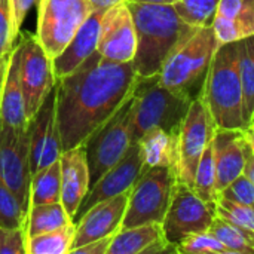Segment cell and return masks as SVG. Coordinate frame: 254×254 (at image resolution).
Wrapping results in <instances>:
<instances>
[{
  "mask_svg": "<svg viewBox=\"0 0 254 254\" xmlns=\"http://www.w3.org/2000/svg\"><path fill=\"white\" fill-rule=\"evenodd\" d=\"M199 94L205 100L216 128H246L238 70V42L219 45Z\"/></svg>",
  "mask_w": 254,
  "mask_h": 254,
  "instance_id": "3957f363",
  "label": "cell"
},
{
  "mask_svg": "<svg viewBox=\"0 0 254 254\" xmlns=\"http://www.w3.org/2000/svg\"><path fill=\"white\" fill-rule=\"evenodd\" d=\"M127 3L137 33L132 65L138 77L156 76L168 55L196 28L185 22L173 4Z\"/></svg>",
  "mask_w": 254,
  "mask_h": 254,
  "instance_id": "7a4b0ae2",
  "label": "cell"
},
{
  "mask_svg": "<svg viewBox=\"0 0 254 254\" xmlns=\"http://www.w3.org/2000/svg\"><path fill=\"white\" fill-rule=\"evenodd\" d=\"M217 196L238 204L254 207V185L244 174H241L225 189H222Z\"/></svg>",
  "mask_w": 254,
  "mask_h": 254,
  "instance_id": "e575fe53",
  "label": "cell"
},
{
  "mask_svg": "<svg viewBox=\"0 0 254 254\" xmlns=\"http://www.w3.org/2000/svg\"><path fill=\"white\" fill-rule=\"evenodd\" d=\"M192 189L201 199H204L207 202H216V199H217L213 140L208 143V146L204 149V152L201 155V159L196 167Z\"/></svg>",
  "mask_w": 254,
  "mask_h": 254,
  "instance_id": "f1b7e54d",
  "label": "cell"
},
{
  "mask_svg": "<svg viewBox=\"0 0 254 254\" xmlns=\"http://www.w3.org/2000/svg\"><path fill=\"white\" fill-rule=\"evenodd\" d=\"M9 58H10V52L0 57V101H1V92H3V85H4V77H6Z\"/></svg>",
  "mask_w": 254,
  "mask_h": 254,
  "instance_id": "ab89813d",
  "label": "cell"
},
{
  "mask_svg": "<svg viewBox=\"0 0 254 254\" xmlns=\"http://www.w3.org/2000/svg\"><path fill=\"white\" fill-rule=\"evenodd\" d=\"M219 45L213 25L198 27L168 55L158 73L159 83L193 100L204 86Z\"/></svg>",
  "mask_w": 254,
  "mask_h": 254,
  "instance_id": "277c9868",
  "label": "cell"
},
{
  "mask_svg": "<svg viewBox=\"0 0 254 254\" xmlns=\"http://www.w3.org/2000/svg\"><path fill=\"white\" fill-rule=\"evenodd\" d=\"M165 240L161 223H146L119 229L110 243L107 254H144L149 247Z\"/></svg>",
  "mask_w": 254,
  "mask_h": 254,
  "instance_id": "603a6c76",
  "label": "cell"
},
{
  "mask_svg": "<svg viewBox=\"0 0 254 254\" xmlns=\"http://www.w3.org/2000/svg\"><path fill=\"white\" fill-rule=\"evenodd\" d=\"M143 171L144 162L140 146L137 141H132L127 153L119 159V162H116L89 188L73 220L76 222L85 211H88L95 204L121 195L124 192H128Z\"/></svg>",
  "mask_w": 254,
  "mask_h": 254,
  "instance_id": "9a60e30c",
  "label": "cell"
},
{
  "mask_svg": "<svg viewBox=\"0 0 254 254\" xmlns=\"http://www.w3.org/2000/svg\"><path fill=\"white\" fill-rule=\"evenodd\" d=\"M246 137L244 129L216 128L213 137L214 164H216V189L217 195L244 171L246 162Z\"/></svg>",
  "mask_w": 254,
  "mask_h": 254,
  "instance_id": "ac0fdd59",
  "label": "cell"
},
{
  "mask_svg": "<svg viewBox=\"0 0 254 254\" xmlns=\"http://www.w3.org/2000/svg\"><path fill=\"white\" fill-rule=\"evenodd\" d=\"M238 70L243 89L244 124L247 128L254 122V36L238 42Z\"/></svg>",
  "mask_w": 254,
  "mask_h": 254,
  "instance_id": "cb8c5ba5",
  "label": "cell"
},
{
  "mask_svg": "<svg viewBox=\"0 0 254 254\" xmlns=\"http://www.w3.org/2000/svg\"><path fill=\"white\" fill-rule=\"evenodd\" d=\"M132 63H115L97 51L55 82V110L63 150L73 149L103 125L135 91Z\"/></svg>",
  "mask_w": 254,
  "mask_h": 254,
  "instance_id": "6da1fadb",
  "label": "cell"
},
{
  "mask_svg": "<svg viewBox=\"0 0 254 254\" xmlns=\"http://www.w3.org/2000/svg\"><path fill=\"white\" fill-rule=\"evenodd\" d=\"M243 174L254 185V152L249 144H246V162Z\"/></svg>",
  "mask_w": 254,
  "mask_h": 254,
  "instance_id": "f35d334b",
  "label": "cell"
},
{
  "mask_svg": "<svg viewBox=\"0 0 254 254\" xmlns=\"http://www.w3.org/2000/svg\"><path fill=\"white\" fill-rule=\"evenodd\" d=\"M19 57H21V48L18 43L10 51V58L6 70L1 101H0V119L6 125L22 131L28 128V119L25 115L24 95L19 82Z\"/></svg>",
  "mask_w": 254,
  "mask_h": 254,
  "instance_id": "44dd1931",
  "label": "cell"
},
{
  "mask_svg": "<svg viewBox=\"0 0 254 254\" xmlns=\"http://www.w3.org/2000/svg\"><path fill=\"white\" fill-rule=\"evenodd\" d=\"M214 131L216 127L205 100L201 94H198L192 100L177 132V177L190 188L193 186V179L201 155L213 140Z\"/></svg>",
  "mask_w": 254,
  "mask_h": 254,
  "instance_id": "30bf717a",
  "label": "cell"
},
{
  "mask_svg": "<svg viewBox=\"0 0 254 254\" xmlns=\"http://www.w3.org/2000/svg\"><path fill=\"white\" fill-rule=\"evenodd\" d=\"M208 232L216 237L231 254H254V235H250L238 226L216 216L208 228Z\"/></svg>",
  "mask_w": 254,
  "mask_h": 254,
  "instance_id": "83f0119b",
  "label": "cell"
},
{
  "mask_svg": "<svg viewBox=\"0 0 254 254\" xmlns=\"http://www.w3.org/2000/svg\"><path fill=\"white\" fill-rule=\"evenodd\" d=\"M132 95L83 143L89 168V188L119 162L132 144Z\"/></svg>",
  "mask_w": 254,
  "mask_h": 254,
  "instance_id": "52a82bcc",
  "label": "cell"
},
{
  "mask_svg": "<svg viewBox=\"0 0 254 254\" xmlns=\"http://www.w3.org/2000/svg\"><path fill=\"white\" fill-rule=\"evenodd\" d=\"M104 12L106 10L103 9H94L80 25L71 42L65 46V49L52 60L55 79L73 73L91 54L97 51L100 22Z\"/></svg>",
  "mask_w": 254,
  "mask_h": 254,
  "instance_id": "d6986e66",
  "label": "cell"
},
{
  "mask_svg": "<svg viewBox=\"0 0 254 254\" xmlns=\"http://www.w3.org/2000/svg\"><path fill=\"white\" fill-rule=\"evenodd\" d=\"M132 98V141H137L150 128L179 132L192 103V98L162 86L158 74L140 77Z\"/></svg>",
  "mask_w": 254,
  "mask_h": 254,
  "instance_id": "5b68a950",
  "label": "cell"
},
{
  "mask_svg": "<svg viewBox=\"0 0 254 254\" xmlns=\"http://www.w3.org/2000/svg\"><path fill=\"white\" fill-rule=\"evenodd\" d=\"M39 3V0H12L13 4V18H15V28L19 33L21 27L24 24V19L27 16V13L30 12V9Z\"/></svg>",
  "mask_w": 254,
  "mask_h": 254,
  "instance_id": "74e56055",
  "label": "cell"
},
{
  "mask_svg": "<svg viewBox=\"0 0 254 254\" xmlns=\"http://www.w3.org/2000/svg\"><path fill=\"white\" fill-rule=\"evenodd\" d=\"M27 244L25 228L0 226V254H27Z\"/></svg>",
  "mask_w": 254,
  "mask_h": 254,
  "instance_id": "d590c367",
  "label": "cell"
},
{
  "mask_svg": "<svg viewBox=\"0 0 254 254\" xmlns=\"http://www.w3.org/2000/svg\"><path fill=\"white\" fill-rule=\"evenodd\" d=\"M0 180L16 195L19 204L30 207V134L15 129L0 119Z\"/></svg>",
  "mask_w": 254,
  "mask_h": 254,
  "instance_id": "7c38bea8",
  "label": "cell"
},
{
  "mask_svg": "<svg viewBox=\"0 0 254 254\" xmlns=\"http://www.w3.org/2000/svg\"><path fill=\"white\" fill-rule=\"evenodd\" d=\"M92 10L89 0H39L36 37L52 60L65 49Z\"/></svg>",
  "mask_w": 254,
  "mask_h": 254,
  "instance_id": "ba28073f",
  "label": "cell"
},
{
  "mask_svg": "<svg viewBox=\"0 0 254 254\" xmlns=\"http://www.w3.org/2000/svg\"><path fill=\"white\" fill-rule=\"evenodd\" d=\"M244 137H246L247 144L253 149L254 152V122L244 129Z\"/></svg>",
  "mask_w": 254,
  "mask_h": 254,
  "instance_id": "b9f144b4",
  "label": "cell"
},
{
  "mask_svg": "<svg viewBox=\"0 0 254 254\" xmlns=\"http://www.w3.org/2000/svg\"><path fill=\"white\" fill-rule=\"evenodd\" d=\"M216 216V202L201 199L190 186L177 177L173 198L162 222L164 237L174 250L186 237L208 231Z\"/></svg>",
  "mask_w": 254,
  "mask_h": 254,
  "instance_id": "9c48e42d",
  "label": "cell"
},
{
  "mask_svg": "<svg viewBox=\"0 0 254 254\" xmlns=\"http://www.w3.org/2000/svg\"><path fill=\"white\" fill-rule=\"evenodd\" d=\"M19 33L15 28L12 0H0V57L9 54Z\"/></svg>",
  "mask_w": 254,
  "mask_h": 254,
  "instance_id": "836d02e7",
  "label": "cell"
},
{
  "mask_svg": "<svg viewBox=\"0 0 254 254\" xmlns=\"http://www.w3.org/2000/svg\"><path fill=\"white\" fill-rule=\"evenodd\" d=\"M71 220L73 219L68 216V213L65 211L61 202L30 205L27 211V222H25L27 237L31 238L45 232L55 231L70 223Z\"/></svg>",
  "mask_w": 254,
  "mask_h": 254,
  "instance_id": "d4e9b609",
  "label": "cell"
},
{
  "mask_svg": "<svg viewBox=\"0 0 254 254\" xmlns=\"http://www.w3.org/2000/svg\"><path fill=\"white\" fill-rule=\"evenodd\" d=\"M27 210L22 208L16 195L0 180V226L25 228Z\"/></svg>",
  "mask_w": 254,
  "mask_h": 254,
  "instance_id": "1f68e13d",
  "label": "cell"
},
{
  "mask_svg": "<svg viewBox=\"0 0 254 254\" xmlns=\"http://www.w3.org/2000/svg\"><path fill=\"white\" fill-rule=\"evenodd\" d=\"M219 3L220 0H177L173 6L185 22L198 28L213 24Z\"/></svg>",
  "mask_w": 254,
  "mask_h": 254,
  "instance_id": "f546056e",
  "label": "cell"
},
{
  "mask_svg": "<svg viewBox=\"0 0 254 254\" xmlns=\"http://www.w3.org/2000/svg\"><path fill=\"white\" fill-rule=\"evenodd\" d=\"M128 195L129 190L104 199L85 211L74 222V240L70 252L91 241L115 235L122 226V220L128 205Z\"/></svg>",
  "mask_w": 254,
  "mask_h": 254,
  "instance_id": "2e32d148",
  "label": "cell"
},
{
  "mask_svg": "<svg viewBox=\"0 0 254 254\" xmlns=\"http://www.w3.org/2000/svg\"><path fill=\"white\" fill-rule=\"evenodd\" d=\"M174 253L179 254H231L229 250L208 231L192 234L182 240L176 247Z\"/></svg>",
  "mask_w": 254,
  "mask_h": 254,
  "instance_id": "d6a6232c",
  "label": "cell"
},
{
  "mask_svg": "<svg viewBox=\"0 0 254 254\" xmlns=\"http://www.w3.org/2000/svg\"><path fill=\"white\" fill-rule=\"evenodd\" d=\"M30 171L31 176L60 159L63 152L57 124L55 88L48 94L36 115L28 122Z\"/></svg>",
  "mask_w": 254,
  "mask_h": 254,
  "instance_id": "5bb4252c",
  "label": "cell"
},
{
  "mask_svg": "<svg viewBox=\"0 0 254 254\" xmlns=\"http://www.w3.org/2000/svg\"><path fill=\"white\" fill-rule=\"evenodd\" d=\"M137 143L141 150L144 170L153 167L177 168V132H170L162 128H150L137 140Z\"/></svg>",
  "mask_w": 254,
  "mask_h": 254,
  "instance_id": "7402d4cb",
  "label": "cell"
},
{
  "mask_svg": "<svg viewBox=\"0 0 254 254\" xmlns=\"http://www.w3.org/2000/svg\"><path fill=\"white\" fill-rule=\"evenodd\" d=\"M211 25L220 43L254 36V0H220Z\"/></svg>",
  "mask_w": 254,
  "mask_h": 254,
  "instance_id": "ffe728a7",
  "label": "cell"
},
{
  "mask_svg": "<svg viewBox=\"0 0 254 254\" xmlns=\"http://www.w3.org/2000/svg\"><path fill=\"white\" fill-rule=\"evenodd\" d=\"M253 247H254V241H253Z\"/></svg>",
  "mask_w": 254,
  "mask_h": 254,
  "instance_id": "ee69618b",
  "label": "cell"
},
{
  "mask_svg": "<svg viewBox=\"0 0 254 254\" xmlns=\"http://www.w3.org/2000/svg\"><path fill=\"white\" fill-rule=\"evenodd\" d=\"M61 165V204L71 219H74L82 201L89 190V168L83 144L60 155ZM74 222V220H73Z\"/></svg>",
  "mask_w": 254,
  "mask_h": 254,
  "instance_id": "e0dca14e",
  "label": "cell"
},
{
  "mask_svg": "<svg viewBox=\"0 0 254 254\" xmlns=\"http://www.w3.org/2000/svg\"><path fill=\"white\" fill-rule=\"evenodd\" d=\"M91 4L94 6V9H103V10H107L109 7L115 6V4H119V3H124L127 0H89Z\"/></svg>",
  "mask_w": 254,
  "mask_h": 254,
  "instance_id": "60d3db41",
  "label": "cell"
},
{
  "mask_svg": "<svg viewBox=\"0 0 254 254\" xmlns=\"http://www.w3.org/2000/svg\"><path fill=\"white\" fill-rule=\"evenodd\" d=\"M61 202V165L60 159L31 176L30 205Z\"/></svg>",
  "mask_w": 254,
  "mask_h": 254,
  "instance_id": "484cf974",
  "label": "cell"
},
{
  "mask_svg": "<svg viewBox=\"0 0 254 254\" xmlns=\"http://www.w3.org/2000/svg\"><path fill=\"white\" fill-rule=\"evenodd\" d=\"M176 182L177 168L153 167L144 170L129 189L128 205L121 229L146 223L162 225Z\"/></svg>",
  "mask_w": 254,
  "mask_h": 254,
  "instance_id": "8992f818",
  "label": "cell"
},
{
  "mask_svg": "<svg viewBox=\"0 0 254 254\" xmlns=\"http://www.w3.org/2000/svg\"><path fill=\"white\" fill-rule=\"evenodd\" d=\"M19 82L24 95L25 115L30 119L36 115L48 94L55 88L52 58L45 52L36 34L25 33L19 40Z\"/></svg>",
  "mask_w": 254,
  "mask_h": 254,
  "instance_id": "8fae6325",
  "label": "cell"
},
{
  "mask_svg": "<svg viewBox=\"0 0 254 254\" xmlns=\"http://www.w3.org/2000/svg\"><path fill=\"white\" fill-rule=\"evenodd\" d=\"M129 3H152V4H173L177 0H127Z\"/></svg>",
  "mask_w": 254,
  "mask_h": 254,
  "instance_id": "7bdbcfd3",
  "label": "cell"
},
{
  "mask_svg": "<svg viewBox=\"0 0 254 254\" xmlns=\"http://www.w3.org/2000/svg\"><path fill=\"white\" fill-rule=\"evenodd\" d=\"M112 238H113V235L91 241V243H88V244H85L82 247L73 249L70 252V254H107L110 243H112Z\"/></svg>",
  "mask_w": 254,
  "mask_h": 254,
  "instance_id": "8d00e7d4",
  "label": "cell"
},
{
  "mask_svg": "<svg viewBox=\"0 0 254 254\" xmlns=\"http://www.w3.org/2000/svg\"><path fill=\"white\" fill-rule=\"evenodd\" d=\"M216 214L226 222L238 226L244 232L254 235V207L238 204L225 198L217 196L216 199Z\"/></svg>",
  "mask_w": 254,
  "mask_h": 254,
  "instance_id": "4dcf8cb0",
  "label": "cell"
},
{
  "mask_svg": "<svg viewBox=\"0 0 254 254\" xmlns=\"http://www.w3.org/2000/svg\"><path fill=\"white\" fill-rule=\"evenodd\" d=\"M137 51V33L128 3L109 7L100 22L97 52L115 63H132Z\"/></svg>",
  "mask_w": 254,
  "mask_h": 254,
  "instance_id": "4fadbf2b",
  "label": "cell"
},
{
  "mask_svg": "<svg viewBox=\"0 0 254 254\" xmlns=\"http://www.w3.org/2000/svg\"><path fill=\"white\" fill-rule=\"evenodd\" d=\"M74 229L76 223L71 220L63 228L28 238L27 254H70Z\"/></svg>",
  "mask_w": 254,
  "mask_h": 254,
  "instance_id": "4316f807",
  "label": "cell"
}]
</instances>
